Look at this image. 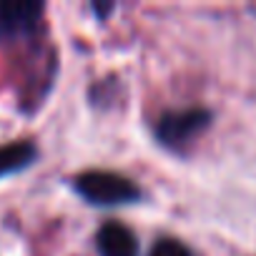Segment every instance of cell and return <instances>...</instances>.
I'll use <instances>...</instances> for the list:
<instances>
[{
  "label": "cell",
  "mask_w": 256,
  "mask_h": 256,
  "mask_svg": "<svg viewBox=\"0 0 256 256\" xmlns=\"http://www.w3.org/2000/svg\"><path fill=\"white\" fill-rule=\"evenodd\" d=\"M40 18V3H0V40H18L30 36Z\"/></svg>",
  "instance_id": "obj_3"
},
{
  "label": "cell",
  "mask_w": 256,
  "mask_h": 256,
  "mask_svg": "<svg viewBox=\"0 0 256 256\" xmlns=\"http://www.w3.org/2000/svg\"><path fill=\"white\" fill-rule=\"evenodd\" d=\"M96 241H98L100 256H136L138 254V238H136V234L128 228V226L118 224V221L103 224L100 231H98V236H96Z\"/></svg>",
  "instance_id": "obj_4"
},
{
  "label": "cell",
  "mask_w": 256,
  "mask_h": 256,
  "mask_svg": "<svg viewBox=\"0 0 256 256\" xmlns=\"http://www.w3.org/2000/svg\"><path fill=\"white\" fill-rule=\"evenodd\" d=\"M208 123H211V113L206 108L171 110V113L161 116V120L156 126V136L168 148H184L204 131Z\"/></svg>",
  "instance_id": "obj_2"
},
{
  "label": "cell",
  "mask_w": 256,
  "mask_h": 256,
  "mask_svg": "<svg viewBox=\"0 0 256 256\" xmlns=\"http://www.w3.org/2000/svg\"><path fill=\"white\" fill-rule=\"evenodd\" d=\"M73 186L86 201L96 206H123L134 204L141 196L138 186L131 178L113 171H86L73 178Z\"/></svg>",
  "instance_id": "obj_1"
},
{
  "label": "cell",
  "mask_w": 256,
  "mask_h": 256,
  "mask_svg": "<svg viewBox=\"0 0 256 256\" xmlns=\"http://www.w3.org/2000/svg\"><path fill=\"white\" fill-rule=\"evenodd\" d=\"M151 256H194V251L176 238H164L154 246Z\"/></svg>",
  "instance_id": "obj_6"
},
{
  "label": "cell",
  "mask_w": 256,
  "mask_h": 256,
  "mask_svg": "<svg viewBox=\"0 0 256 256\" xmlns=\"http://www.w3.org/2000/svg\"><path fill=\"white\" fill-rule=\"evenodd\" d=\"M36 156H38V151L30 141H16V144L0 146V176L23 171L26 166H30L36 161Z\"/></svg>",
  "instance_id": "obj_5"
}]
</instances>
